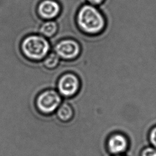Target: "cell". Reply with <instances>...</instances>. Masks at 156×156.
I'll use <instances>...</instances> for the list:
<instances>
[{
	"mask_svg": "<svg viewBox=\"0 0 156 156\" xmlns=\"http://www.w3.org/2000/svg\"><path fill=\"white\" fill-rule=\"evenodd\" d=\"M76 22L80 30L89 35L99 34L103 31L106 24L105 18L100 10L90 4H85L79 9Z\"/></svg>",
	"mask_w": 156,
	"mask_h": 156,
	"instance_id": "cell-1",
	"label": "cell"
},
{
	"mask_svg": "<svg viewBox=\"0 0 156 156\" xmlns=\"http://www.w3.org/2000/svg\"><path fill=\"white\" fill-rule=\"evenodd\" d=\"M51 46L46 38L41 35H30L25 37L21 43L23 54L33 61L43 60L49 54Z\"/></svg>",
	"mask_w": 156,
	"mask_h": 156,
	"instance_id": "cell-2",
	"label": "cell"
},
{
	"mask_svg": "<svg viewBox=\"0 0 156 156\" xmlns=\"http://www.w3.org/2000/svg\"><path fill=\"white\" fill-rule=\"evenodd\" d=\"M62 101V96L57 91L47 89L37 95L35 104L37 111L41 114L50 115L56 112Z\"/></svg>",
	"mask_w": 156,
	"mask_h": 156,
	"instance_id": "cell-3",
	"label": "cell"
},
{
	"mask_svg": "<svg viewBox=\"0 0 156 156\" xmlns=\"http://www.w3.org/2000/svg\"><path fill=\"white\" fill-rule=\"evenodd\" d=\"M57 91L62 97L72 98L76 96L80 88V81L78 76L72 73L62 75L57 83Z\"/></svg>",
	"mask_w": 156,
	"mask_h": 156,
	"instance_id": "cell-4",
	"label": "cell"
},
{
	"mask_svg": "<svg viewBox=\"0 0 156 156\" xmlns=\"http://www.w3.org/2000/svg\"><path fill=\"white\" fill-rule=\"evenodd\" d=\"M79 43L73 39L67 38L57 42L54 47V52L64 60H73L80 54Z\"/></svg>",
	"mask_w": 156,
	"mask_h": 156,
	"instance_id": "cell-5",
	"label": "cell"
},
{
	"mask_svg": "<svg viewBox=\"0 0 156 156\" xmlns=\"http://www.w3.org/2000/svg\"><path fill=\"white\" fill-rule=\"evenodd\" d=\"M106 147L108 152L113 155H122L128 149L129 140L123 133H113L108 137Z\"/></svg>",
	"mask_w": 156,
	"mask_h": 156,
	"instance_id": "cell-6",
	"label": "cell"
},
{
	"mask_svg": "<svg viewBox=\"0 0 156 156\" xmlns=\"http://www.w3.org/2000/svg\"><path fill=\"white\" fill-rule=\"evenodd\" d=\"M61 11L60 4L55 0H43L37 6V13L42 19L51 20L58 16Z\"/></svg>",
	"mask_w": 156,
	"mask_h": 156,
	"instance_id": "cell-7",
	"label": "cell"
},
{
	"mask_svg": "<svg viewBox=\"0 0 156 156\" xmlns=\"http://www.w3.org/2000/svg\"><path fill=\"white\" fill-rule=\"evenodd\" d=\"M55 112L57 118L63 122H68L71 121L74 115L73 108L67 102H62Z\"/></svg>",
	"mask_w": 156,
	"mask_h": 156,
	"instance_id": "cell-8",
	"label": "cell"
},
{
	"mask_svg": "<svg viewBox=\"0 0 156 156\" xmlns=\"http://www.w3.org/2000/svg\"><path fill=\"white\" fill-rule=\"evenodd\" d=\"M57 30L58 25L56 21L53 20H46L41 24L39 28V33L46 38H50L56 34Z\"/></svg>",
	"mask_w": 156,
	"mask_h": 156,
	"instance_id": "cell-9",
	"label": "cell"
},
{
	"mask_svg": "<svg viewBox=\"0 0 156 156\" xmlns=\"http://www.w3.org/2000/svg\"><path fill=\"white\" fill-rule=\"evenodd\" d=\"M60 59V57L55 52H50L43 60V64L48 69H54L59 64Z\"/></svg>",
	"mask_w": 156,
	"mask_h": 156,
	"instance_id": "cell-10",
	"label": "cell"
},
{
	"mask_svg": "<svg viewBox=\"0 0 156 156\" xmlns=\"http://www.w3.org/2000/svg\"><path fill=\"white\" fill-rule=\"evenodd\" d=\"M140 156H156V149L152 146L146 147L141 151Z\"/></svg>",
	"mask_w": 156,
	"mask_h": 156,
	"instance_id": "cell-11",
	"label": "cell"
},
{
	"mask_svg": "<svg viewBox=\"0 0 156 156\" xmlns=\"http://www.w3.org/2000/svg\"><path fill=\"white\" fill-rule=\"evenodd\" d=\"M149 140L151 145L156 149V126L154 127L149 132Z\"/></svg>",
	"mask_w": 156,
	"mask_h": 156,
	"instance_id": "cell-12",
	"label": "cell"
},
{
	"mask_svg": "<svg viewBox=\"0 0 156 156\" xmlns=\"http://www.w3.org/2000/svg\"><path fill=\"white\" fill-rule=\"evenodd\" d=\"M87 2L93 5H99L104 2L105 0H87Z\"/></svg>",
	"mask_w": 156,
	"mask_h": 156,
	"instance_id": "cell-13",
	"label": "cell"
},
{
	"mask_svg": "<svg viewBox=\"0 0 156 156\" xmlns=\"http://www.w3.org/2000/svg\"><path fill=\"white\" fill-rule=\"evenodd\" d=\"M113 156H124V155H113Z\"/></svg>",
	"mask_w": 156,
	"mask_h": 156,
	"instance_id": "cell-14",
	"label": "cell"
}]
</instances>
